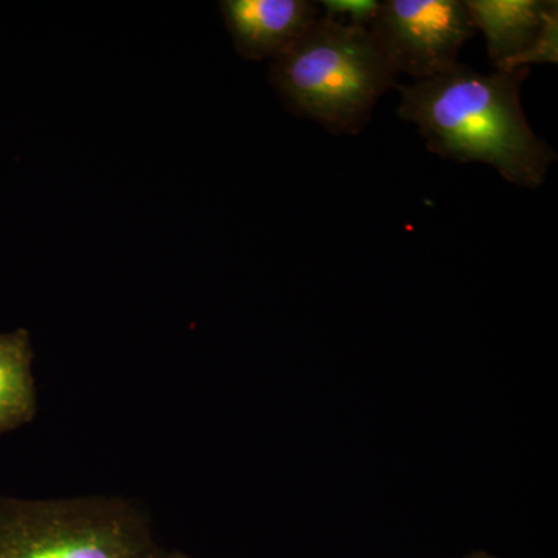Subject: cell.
I'll list each match as a JSON object with an SVG mask.
<instances>
[{
	"label": "cell",
	"instance_id": "1",
	"mask_svg": "<svg viewBox=\"0 0 558 558\" xmlns=\"http://www.w3.org/2000/svg\"><path fill=\"white\" fill-rule=\"evenodd\" d=\"M529 73L483 75L459 62L442 75L398 84V113L416 124L429 153L486 163L512 185L538 190L557 154L524 116L520 89Z\"/></svg>",
	"mask_w": 558,
	"mask_h": 558
},
{
	"label": "cell",
	"instance_id": "2",
	"mask_svg": "<svg viewBox=\"0 0 558 558\" xmlns=\"http://www.w3.org/2000/svg\"><path fill=\"white\" fill-rule=\"evenodd\" d=\"M398 76L368 28L323 14L274 58L270 69L271 84L288 108L337 135L365 130Z\"/></svg>",
	"mask_w": 558,
	"mask_h": 558
},
{
	"label": "cell",
	"instance_id": "3",
	"mask_svg": "<svg viewBox=\"0 0 558 558\" xmlns=\"http://www.w3.org/2000/svg\"><path fill=\"white\" fill-rule=\"evenodd\" d=\"M148 510L124 497L0 495V558H170Z\"/></svg>",
	"mask_w": 558,
	"mask_h": 558
},
{
	"label": "cell",
	"instance_id": "4",
	"mask_svg": "<svg viewBox=\"0 0 558 558\" xmlns=\"http://www.w3.org/2000/svg\"><path fill=\"white\" fill-rule=\"evenodd\" d=\"M368 31L395 72L414 81L457 68L476 32L461 0H385Z\"/></svg>",
	"mask_w": 558,
	"mask_h": 558
},
{
	"label": "cell",
	"instance_id": "5",
	"mask_svg": "<svg viewBox=\"0 0 558 558\" xmlns=\"http://www.w3.org/2000/svg\"><path fill=\"white\" fill-rule=\"evenodd\" d=\"M238 53L247 60L275 58L322 16L311 0H223L219 3Z\"/></svg>",
	"mask_w": 558,
	"mask_h": 558
},
{
	"label": "cell",
	"instance_id": "6",
	"mask_svg": "<svg viewBox=\"0 0 558 558\" xmlns=\"http://www.w3.org/2000/svg\"><path fill=\"white\" fill-rule=\"evenodd\" d=\"M475 31L484 33L495 69L531 49L553 0H465Z\"/></svg>",
	"mask_w": 558,
	"mask_h": 558
},
{
	"label": "cell",
	"instance_id": "7",
	"mask_svg": "<svg viewBox=\"0 0 558 558\" xmlns=\"http://www.w3.org/2000/svg\"><path fill=\"white\" fill-rule=\"evenodd\" d=\"M31 333L0 332V435L31 424L38 413Z\"/></svg>",
	"mask_w": 558,
	"mask_h": 558
},
{
	"label": "cell",
	"instance_id": "8",
	"mask_svg": "<svg viewBox=\"0 0 558 558\" xmlns=\"http://www.w3.org/2000/svg\"><path fill=\"white\" fill-rule=\"evenodd\" d=\"M534 62H548V64H557L558 62V3L553 0V5L545 16V24H543L542 33L537 40L532 44L531 49L524 51L520 57L513 58L497 72H513L527 68L529 64Z\"/></svg>",
	"mask_w": 558,
	"mask_h": 558
},
{
	"label": "cell",
	"instance_id": "9",
	"mask_svg": "<svg viewBox=\"0 0 558 558\" xmlns=\"http://www.w3.org/2000/svg\"><path fill=\"white\" fill-rule=\"evenodd\" d=\"M318 3L323 16L337 21L348 16V24L365 28L369 27L380 9L379 0H319Z\"/></svg>",
	"mask_w": 558,
	"mask_h": 558
},
{
	"label": "cell",
	"instance_id": "10",
	"mask_svg": "<svg viewBox=\"0 0 558 558\" xmlns=\"http://www.w3.org/2000/svg\"><path fill=\"white\" fill-rule=\"evenodd\" d=\"M464 558H495V557L487 556V554L480 553V554H473V556H469V557H464Z\"/></svg>",
	"mask_w": 558,
	"mask_h": 558
},
{
	"label": "cell",
	"instance_id": "11",
	"mask_svg": "<svg viewBox=\"0 0 558 558\" xmlns=\"http://www.w3.org/2000/svg\"><path fill=\"white\" fill-rule=\"evenodd\" d=\"M170 558H191V557L185 556V554H182V553H171Z\"/></svg>",
	"mask_w": 558,
	"mask_h": 558
}]
</instances>
